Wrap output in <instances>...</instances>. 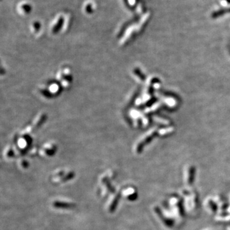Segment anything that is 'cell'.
I'll list each match as a JSON object with an SVG mask.
<instances>
[{"mask_svg": "<svg viewBox=\"0 0 230 230\" xmlns=\"http://www.w3.org/2000/svg\"><path fill=\"white\" fill-rule=\"evenodd\" d=\"M54 206L57 208H70L73 205L72 204H70V203L57 202L54 203Z\"/></svg>", "mask_w": 230, "mask_h": 230, "instance_id": "6da1fadb", "label": "cell"}, {"mask_svg": "<svg viewBox=\"0 0 230 230\" xmlns=\"http://www.w3.org/2000/svg\"><path fill=\"white\" fill-rule=\"evenodd\" d=\"M120 196V194H118V195L116 196V197L115 198L114 202H113L112 205H111V207H110V212H114L115 209H116V205H117V204H118V201H119Z\"/></svg>", "mask_w": 230, "mask_h": 230, "instance_id": "7a4b0ae2", "label": "cell"}]
</instances>
